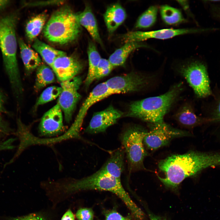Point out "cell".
Here are the masks:
<instances>
[{
    "label": "cell",
    "instance_id": "obj_27",
    "mask_svg": "<svg viewBox=\"0 0 220 220\" xmlns=\"http://www.w3.org/2000/svg\"><path fill=\"white\" fill-rule=\"evenodd\" d=\"M61 91V87L53 86L47 87L40 95L35 104V108L55 99L59 97Z\"/></svg>",
    "mask_w": 220,
    "mask_h": 220
},
{
    "label": "cell",
    "instance_id": "obj_15",
    "mask_svg": "<svg viewBox=\"0 0 220 220\" xmlns=\"http://www.w3.org/2000/svg\"><path fill=\"white\" fill-rule=\"evenodd\" d=\"M126 17L125 10L119 3L114 4L107 8L103 17L109 33H113L123 22Z\"/></svg>",
    "mask_w": 220,
    "mask_h": 220
},
{
    "label": "cell",
    "instance_id": "obj_20",
    "mask_svg": "<svg viewBox=\"0 0 220 220\" xmlns=\"http://www.w3.org/2000/svg\"><path fill=\"white\" fill-rule=\"evenodd\" d=\"M146 46L139 42H128L116 50L109 56L108 59L114 68L123 64L127 57L134 50Z\"/></svg>",
    "mask_w": 220,
    "mask_h": 220
},
{
    "label": "cell",
    "instance_id": "obj_10",
    "mask_svg": "<svg viewBox=\"0 0 220 220\" xmlns=\"http://www.w3.org/2000/svg\"><path fill=\"white\" fill-rule=\"evenodd\" d=\"M81 77L76 76L61 83V91L57 103L64 113L65 121L69 123L81 97L78 90L82 83Z\"/></svg>",
    "mask_w": 220,
    "mask_h": 220
},
{
    "label": "cell",
    "instance_id": "obj_36",
    "mask_svg": "<svg viewBox=\"0 0 220 220\" xmlns=\"http://www.w3.org/2000/svg\"><path fill=\"white\" fill-rule=\"evenodd\" d=\"M149 215L150 220H167L164 218L154 215L152 213H149Z\"/></svg>",
    "mask_w": 220,
    "mask_h": 220
},
{
    "label": "cell",
    "instance_id": "obj_5",
    "mask_svg": "<svg viewBox=\"0 0 220 220\" xmlns=\"http://www.w3.org/2000/svg\"><path fill=\"white\" fill-rule=\"evenodd\" d=\"M44 37L50 42L64 45L75 40L80 35L81 26L77 13L68 6L54 12L43 29Z\"/></svg>",
    "mask_w": 220,
    "mask_h": 220
},
{
    "label": "cell",
    "instance_id": "obj_23",
    "mask_svg": "<svg viewBox=\"0 0 220 220\" xmlns=\"http://www.w3.org/2000/svg\"><path fill=\"white\" fill-rule=\"evenodd\" d=\"M47 15L42 13L31 18L27 23L25 32L28 38L30 41H34L43 29L45 25Z\"/></svg>",
    "mask_w": 220,
    "mask_h": 220
},
{
    "label": "cell",
    "instance_id": "obj_2",
    "mask_svg": "<svg viewBox=\"0 0 220 220\" xmlns=\"http://www.w3.org/2000/svg\"><path fill=\"white\" fill-rule=\"evenodd\" d=\"M18 20L15 13L0 18V48L5 70L16 98L20 97L23 91L16 57V28Z\"/></svg>",
    "mask_w": 220,
    "mask_h": 220
},
{
    "label": "cell",
    "instance_id": "obj_24",
    "mask_svg": "<svg viewBox=\"0 0 220 220\" xmlns=\"http://www.w3.org/2000/svg\"><path fill=\"white\" fill-rule=\"evenodd\" d=\"M51 68L50 66L42 63L37 68L34 85L35 90H39L55 81V74Z\"/></svg>",
    "mask_w": 220,
    "mask_h": 220
},
{
    "label": "cell",
    "instance_id": "obj_29",
    "mask_svg": "<svg viewBox=\"0 0 220 220\" xmlns=\"http://www.w3.org/2000/svg\"><path fill=\"white\" fill-rule=\"evenodd\" d=\"M76 216L78 220H93L94 212L90 208H81L76 212Z\"/></svg>",
    "mask_w": 220,
    "mask_h": 220
},
{
    "label": "cell",
    "instance_id": "obj_18",
    "mask_svg": "<svg viewBox=\"0 0 220 220\" xmlns=\"http://www.w3.org/2000/svg\"><path fill=\"white\" fill-rule=\"evenodd\" d=\"M173 118L181 126L192 128L201 123L202 120L195 113L188 102L183 104L173 115Z\"/></svg>",
    "mask_w": 220,
    "mask_h": 220
},
{
    "label": "cell",
    "instance_id": "obj_14",
    "mask_svg": "<svg viewBox=\"0 0 220 220\" xmlns=\"http://www.w3.org/2000/svg\"><path fill=\"white\" fill-rule=\"evenodd\" d=\"M82 67V64L78 59L66 55L57 58L50 67L61 82L76 76Z\"/></svg>",
    "mask_w": 220,
    "mask_h": 220
},
{
    "label": "cell",
    "instance_id": "obj_25",
    "mask_svg": "<svg viewBox=\"0 0 220 220\" xmlns=\"http://www.w3.org/2000/svg\"><path fill=\"white\" fill-rule=\"evenodd\" d=\"M160 12L163 20L167 24H177L185 20L181 11L170 6L166 5L162 6Z\"/></svg>",
    "mask_w": 220,
    "mask_h": 220
},
{
    "label": "cell",
    "instance_id": "obj_12",
    "mask_svg": "<svg viewBox=\"0 0 220 220\" xmlns=\"http://www.w3.org/2000/svg\"><path fill=\"white\" fill-rule=\"evenodd\" d=\"M123 115V112L110 105L93 114L85 132L91 134L104 132L109 127L116 123Z\"/></svg>",
    "mask_w": 220,
    "mask_h": 220
},
{
    "label": "cell",
    "instance_id": "obj_8",
    "mask_svg": "<svg viewBox=\"0 0 220 220\" xmlns=\"http://www.w3.org/2000/svg\"><path fill=\"white\" fill-rule=\"evenodd\" d=\"M177 72L198 97H204L211 94L209 80L204 64L196 61L188 62L179 66Z\"/></svg>",
    "mask_w": 220,
    "mask_h": 220
},
{
    "label": "cell",
    "instance_id": "obj_39",
    "mask_svg": "<svg viewBox=\"0 0 220 220\" xmlns=\"http://www.w3.org/2000/svg\"><path fill=\"white\" fill-rule=\"evenodd\" d=\"M216 117L218 120L220 121V101L218 104L216 110Z\"/></svg>",
    "mask_w": 220,
    "mask_h": 220
},
{
    "label": "cell",
    "instance_id": "obj_7",
    "mask_svg": "<svg viewBox=\"0 0 220 220\" xmlns=\"http://www.w3.org/2000/svg\"><path fill=\"white\" fill-rule=\"evenodd\" d=\"M156 77L154 74L132 72L112 77L105 82L113 94L126 93L150 88L155 84Z\"/></svg>",
    "mask_w": 220,
    "mask_h": 220
},
{
    "label": "cell",
    "instance_id": "obj_35",
    "mask_svg": "<svg viewBox=\"0 0 220 220\" xmlns=\"http://www.w3.org/2000/svg\"><path fill=\"white\" fill-rule=\"evenodd\" d=\"M61 220H75V216L71 210L69 209L63 215Z\"/></svg>",
    "mask_w": 220,
    "mask_h": 220
},
{
    "label": "cell",
    "instance_id": "obj_9",
    "mask_svg": "<svg viewBox=\"0 0 220 220\" xmlns=\"http://www.w3.org/2000/svg\"><path fill=\"white\" fill-rule=\"evenodd\" d=\"M150 124V130L144 137L143 142L151 150L166 145L174 138L190 135L188 132L174 128L164 121Z\"/></svg>",
    "mask_w": 220,
    "mask_h": 220
},
{
    "label": "cell",
    "instance_id": "obj_21",
    "mask_svg": "<svg viewBox=\"0 0 220 220\" xmlns=\"http://www.w3.org/2000/svg\"><path fill=\"white\" fill-rule=\"evenodd\" d=\"M32 47L50 67L57 58L66 55L65 52L56 49L37 38L34 40Z\"/></svg>",
    "mask_w": 220,
    "mask_h": 220
},
{
    "label": "cell",
    "instance_id": "obj_19",
    "mask_svg": "<svg viewBox=\"0 0 220 220\" xmlns=\"http://www.w3.org/2000/svg\"><path fill=\"white\" fill-rule=\"evenodd\" d=\"M18 42L25 70L29 73L42 64L41 60L38 53L29 47L22 39L19 38Z\"/></svg>",
    "mask_w": 220,
    "mask_h": 220
},
{
    "label": "cell",
    "instance_id": "obj_4",
    "mask_svg": "<svg viewBox=\"0 0 220 220\" xmlns=\"http://www.w3.org/2000/svg\"><path fill=\"white\" fill-rule=\"evenodd\" d=\"M64 186L68 192L89 189L112 192L123 201L135 218L140 220L143 218V213L124 189L121 180L99 170L90 176L74 181Z\"/></svg>",
    "mask_w": 220,
    "mask_h": 220
},
{
    "label": "cell",
    "instance_id": "obj_33",
    "mask_svg": "<svg viewBox=\"0 0 220 220\" xmlns=\"http://www.w3.org/2000/svg\"><path fill=\"white\" fill-rule=\"evenodd\" d=\"M9 220H45L43 218L35 214H31L19 217L11 218Z\"/></svg>",
    "mask_w": 220,
    "mask_h": 220
},
{
    "label": "cell",
    "instance_id": "obj_31",
    "mask_svg": "<svg viewBox=\"0 0 220 220\" xmlns=\"http://www.w3.org/2000/svg\"><path fill=\"white\" fill-rule=\"evenodd\" d=\"M15 138H11L0 142V151L12 149L15 147L13 145L16 141Z\"/></svg>",
    "mask_w": 220,
    "mask_h": 220
},
{
    "label": "cell",
    "instance_id": "obj_32",
    "mask_svg": "<svg viewBox=\"0 0 220 220\" xmlns=\"http://www.w3.org/2000/svg\"><path fill=\"white\" fill-rule=\"evenodd\" d=\"M105 220H128L127 218L124 217L118 212L111 211L107 213L105 215Z\"/></svg>",
    "mask_w": 220,
    "mask_h": 220
},
{
    "label": "cell",
    "instance_id": "obj_37",
    "mask_svg": "<svg viewBox=\"0 0 220 220\" xmlns=\"http://www.w3.org/2000/svg\"><path fill=\"white\" fill-rule=\"evenodd\" d=\"M3 99L2 93L0 91V114L4 111L3 107Z\"/></svg>",
    "mask_w": 220,
    "mask_h": 220
},
{
    "label": "cell",
    "instance_id": "obj_11",
    "mask_svg": "<svg viewBox=\"0 0 220 220\" xmlns=\"http://www.w3.org/2000/svg\"><path fill=\"white\" fill-rule=\"evenodd\" d=\"M204 30L194 29H163L157 30L142 31H130L122 36L125 43L128 42H139L150 38L166 39L175 36L188 34L195 33Z\"/></svg>",
    "mask_w": 220,
    "mask_h": 220
},
{
    "label": "cell",
    "instance_id": "obj_13",
    "mask_svg": "<svg viewBox=\"0 0 220 220\" xmlns=\"http://www.w3.org/2000/svg\"><path fill=\"white\" fill-rule=\"evenodd\" d=\"M64 130L62 111L57 103L42 117L39 132L41 136H52L61 134Z\"/></svg>",
    "mask_w": 220,
    "mask_h": 220
},
{
    "label": "cell",
    "instance_id": "obj_6",
    "mask_svg": "<svg viewBox=\"0 0 220 220\" xmlns=\"http://www.w3.org/2000/svg\"><path fill=\"white\" fill-rule=\"evenodd\" d=\"M147 131L134 126L127 128L121 135V140L126 154L130 172L146 170L143 161L147 153L143 141Z\"/></svg>",
    "mask_w": 220,
    "mask_h": 220
},
{
    "label": "cell",
    "instance_id": "obj_28",
    "mask_svg": "<svg viewBox=\"0 0 220 220\" xmlns=\"http://www.w3.org/2000/svg\"><path fill=\"white\" fill-rule=\"evenodd\" d=\"M114 68L108 60L101 58L96 70L95 80L100 79L108 75Z\"/></svg>",
    "mask_w": 220,
    "mask_h": 220
},
{
    "label": "cell",
    "instance_id": "obj_30",
    "mask_svg": "<svg viewBox=\"0 0 220 220\" xmlns=\"http://www.w3.org/2000/svg\"><path fill=\"white\" fill-rule=\"evenodd\" d=\"M62 1H38L29 3L28 5L31 6H44L52 5H58L64 3Z\"/></svg>",
    "mask_w": 220,
    "mask_h": 220
},
{
    "label": "cell",
    "instance_id": "obj_26",
    "mask_svg": "<svg viewBox=\"0 0 220 220\" xmlns=\"http://www.w3.org/2000/svg\"><path fill=\"white\" fill-rule=\"evenodd\" d=\"M158 8L152 6L143 12L138 18L135 25L137 28H149L155 23L157 19Z\"/></svg>",
    "mask_w": 220,
    "mask_h": 220
},
{
    "label": "cell",
    "instance_id": "obj_1",
    "mask_svg": "<svg viewBox=\"0 0 220 220\" xmlns=\"http://www.w3.org/2000/svg\"><path fill=\"white\" fill-rule=\"evenodd\" d=\"M159 169L164 173L158 178L167 187H177L185 178L198 174L205 169L204 152L190 151L182 154H175L161 160Z\"/></svg>",
    "mask_w": 220,
    "mask_h": 220
},
{
    "label": "cell",
    "instance_id": "obj_16",
    "mask_svg": "<svg viewBox=\"0 0 220 220\" xmlns=\"http://www.w3.org/2000/svg\"><path fill=\"white\" fill-rule=\"evenodd\" d=\"M123 149L120 148L114 152L98 170L121 180V174L124 169Z\"/></svg>",
    "mask_w": 220,
    "mask_h": 220
},
{
    "label": "cell",
    "instance_id": "obj_17",
    "mask_svg": "<svg viewBox=\"0 0 220 220\" xmlns=\"http://www.w3.org/2000/svg\"><path fill=\"white\" fill-rule=\"evenodd\" d=\"M79 22L87 31L93 39L101 45L102 42L99 32L97 21L89 5H86L83 11L77 13Z\"/></svg>",
    "mask_w": 220,
    "mask_h": 220
},
{
    "label": "cell",
    "instance_id": "obj_34",
    "mask_svg": "<svg viewBox=\"0 0 220 220\" xmlns=\"http://www.w3.org/2000/svg\"><path fill=\"white\" fill-rule=\"evenodd\" d=\"M9 127L0 115V137L7 134L9 132Z\"/></svg>",
    "mask_w": 220,
    "mask_h": 220
},
{
    "label": "cell",
    "instance_id": "obj_22",
    "mask_svg": "<svg viewBox=\"0 0 220 220\" xmlns=\"http://www.w3.org/2000/svg\"><path fill=\"white\" fill-rule=\"evenodd\" d=\"M87 52L89 68L85 81V85L86 88L88 87L95 80L96 70L101 58L95 44L91 40L88 42Z\"/></svg>",
    "mask_w": 220,
    "mask_h": 220
},
{
    "label": "cell",
    "instance_id": "obj_38",
    "mask_svg": "<svg viewBox=\"0 0 220 220\" xmlns=\"http://www.w3.org/2000/svg\"><path fill=\"white\" fill-rule=\"evenodd\" d=\"M9 2L8 0H0V10L5 8L9 4Z\"/></svg>",
    "mask_w": 220,
    "mask_h": 220
},
{
    "label": "cell",
    "instance_id": "obj_3",
    "mask_svg": "<svg viewBox=\"0 0 220 220\" xmlns=\"http://www.w3.org/2000/svg\"><path fill=\"white\" fill-rule=\"evenodd\" d=\"M180 82L172 86L164 94L136 101L130 105L125 116L137 118L150 123L162 122L183 90Z\"/></svg>",
    "mask_w": 220,
    "mask_h": 220
}]
</instances>
